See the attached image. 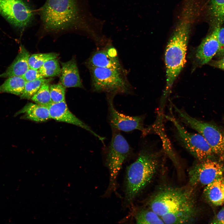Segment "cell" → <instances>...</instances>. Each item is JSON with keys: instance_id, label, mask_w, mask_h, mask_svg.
Returning a JSON list of instances; mask_svg holds the SVG:
<instances>
[{"instance_id": "ba28073f", "label": "cell", "mask_w": 224, "mask_h": 224, "mask_svg": "<svg viewBox=\"0 0 224 224\" xmlns=\"http://www.w3.org/2000/svg\"><path fill=\"white\" fill-rule=\"evenodd\" d=\"M164 116L174 126L177 138L180 144L196 158L201 161L209 158L214 154L211 146L201 134L188 131L175 117Z\"/></svg>"}, {"instance_id": "8992f818", "label": "cell", "mask_w": 224, "mask_h": 224, "mask_svg": "<svg viewBox=\"0 0 224 224\" xmlns=\"http://www.w3.org/2000/svg\"><path fill=\"white\" fill-rule=\"evenodd\" d=\"M173 107L180 121L201 134L211 146L214 154L221 158L224 157V135L217 127L192 117L174 105Z\"/></svg>"}, {"instance_id": "5bb4252c", "label": "cell", "mask_w": 224, "mask_h": 224, "mask_svg": "<svg viewBox=\"0 0 224 224\" xmlns=\"http://www.w3.org/2000/svg\"><path fill=\"white\" fill-rule=\"evenodd\" d=\"M220 26H217L214 30L207 36L198 47L195 54L197 61L203 65L209 62L217 53L219 45L217 34Z\"/></svg>"}, {"instance_id": "83f0119b", "label": "cell", "mask_w": 224, "mask_h": 224, "mask_svg": "<svg viewBox=\"0 0 224 224\" xmlns=\"http://www.w3.org/2000/svg\"><path fill=\"white\" fill-rule=\"evenodd\" d=\"M26 82L31 81L44 78L39 69L29 68L22 76Z\"/></svg>"}, {"instance_id": "52a82bcc", "label": "cell", "mask_w": 224, "mask_h": 224, "mask_svg": "<svg viewBox=\"0 0 224 224\" xmlns=\"http://www.w3.org/2000/svg\"><path fill=\"white\" fill-rule=\"evenodd\" d=\"M190 192L181 188H169L156 194L150 203L151 210L160 217L193 204Z\"/></svg>"}, {"instance_id": "4fadbf2b", "label": "cell", "mask_w": 224, "mask_h": 224, "mask_svg": "<svg viewBox=\"0 0 224 224\" xmlns=\"http://www.w3.org/2000/svg\"><path fill=\"white\" fill-rule=\"evenodd\" d=\"M48 107L50 119L72 124L84 128L104 143L105 138L98 135L89 126L74 115L68 109L65 100L58 103H52Z\"/></svg>"}, {"instance_id": "30bf717a", "label": "cell", "mask_w": 224, "mask_h": 224, "mask_svg": "<svg viewBox=\"0 0 224 224\" xmlns=\"http://www.w3.org/2000/svg\"><path fill=\"white\" fill-rule=\"evenodd\" d=\"M223 165L210 158L206 159L193 166L189 172V181L193 185L205 186L222 177Z\"/></svg>"}, {"instance_id": "e0dca14e", "label": "cell", "mask_w": 224, "mask_h": 224, "mask_svg": "<svg viewBox=\"0 0 224 224\" xmlns=\"http://www.w3.org/2000/svg\"><path fill=\"white\" fill-rule=\"evenodd\" d=\"M195 211L194 204L189 205L161 217L164 223H189L194 220Z\"/></svg>"}, {"instance_id": "4316f807", "label": "cell", "mask_w": 224, "mask_h": 224, "mask_svg": "<svg viewBox=\"0 0 224 224\" xmlns=\"http://www.w3.org/2000/svg\"><path fill=\"white\" fill-rule=\"evenodd\" d=\"M66 87L60 83L49 86V91L52 103H58L65 100Z\"/></svg>"}, {"instance_id": "d4e9b609", "label": "cell", "mask_w": 224, "mask_h": 224, "mask_svg": "<svg viewBox=\"0 0 224 224\" xmlns=\"http://www.w3.org/2000/svg\"><path fill=\"white\" fill-rule=\"evenodd\" d=\"M49 83L43 84L31 97V99L35 103L48 106L52 103L49 91Z\"/></svg>"}, {"instance_id": "7c38bea8", "label": "cell", "mask_w": 224, "mask_h": 224, "mask_svg": "<svg viewBox=\"0 0 224 224\" xmlns=\"http://www.w3.org/2000/svg\"><path fill=\"white\" fill-rule=\"evenodd\" d=\"M85 64L88 68H105L125 71L119 61L117 50L110 44L95 51Z\"/></svg>"}, {"instance_id": "cb8c5ba5", "label": "cell", "mask_w": 224, "mask_h": 224, "mask_svg": "<svg viewBox=\"0 0 224 224\" xmlns=\"http://www.w3.org/2000/svg\"><path fill=\"white\" fill-rule=\"evenodd\" d=\"M39 70L44 78L58 76L61 71V68L57 58L47 61Z\"/></svg>"}, {"instance_id": "f1b7e54d", "label": "cell", "mask_w": 224, "mask_h": 224, "mask_svg": "<svg viewBox=\"0 0 224 224\" xmlns=\"http://www.w3.org/2000/svg\"><path fill=\"white\" fill-rule=\"evenodd\" d=\"M217 37L219 47L216 55L221 58L224 55V27L221 28L220 27L218 32Z\"/></svg>"}, {"instance_id": "ac0fdd59", "label": "cell", "mask_w": 224, "mask_h": 224, "mask_svg": "<svg viewBox=\"0 0 224 224\" xmlns=\"http://www.w3.org/2000/svg\"><path fill=\"white\" fill-rule=\"evenodd\" d=\"M23 114L22 118L37 122H42L50 119L48 106L29 103L16 113Z\"/></svg>"}, {"instance_id": "5b68a950", "label": "cell", "mask_w": 224, "mask_h": 224, "mask_svg": "<svg viewBox=\"0 0 224 224\" xmlns=\"http://www.w3.org/2000/svg\"><path fill=\"white\" fill-rule=\"evenodd\" d=\"M111 140L106 157V164L110 173L109 184L106 195L116 191L117 178L123 164L130 155L131 147L119 131L112 129Z\"/></svg>"}, {"instance_id": "7a4b0ae2", "label": "cell", "mask_w": 224, "mask_h": 224, "mask_svg": "<svg viewBox=\"0 0 224 224\" xmlns=\"http://www.w3.org/2000/svg\"><path fill=\"white\" fill-rule=\"evenodd\" d=\"M158 152L144 148L136 160L127 168L124 204H131L139 193L149 183L156 174L159 163Z\"/></svg>"}, {"instance_id": "4dcf8cb0", "label": "cell", "mask_w": 224, "mask_h": 224, "mask_svg": "<svg viewBox=\"0 0 224 224\" xmlns=\"http://www.w3.org/2000/svg\"><path fill=\"white\" fill-rule=\"evenodd\" d=\"M210 64L214 67L224 71V55L219 59L212 61Z\"/></svg>"}, {"instance_id": "277c9868", "label": "cell", "mask_w": 224, "mask_h": 224, "mask_svg": "<svg viewBox=\"0 0 224 224\" xmlns=\"http://www.w3.org/2000/svg\"><path fill=\"white\" fill-rule=\"evenodd\" d=\"M90 72L92 90L109 95L127 94L132 92L131 87L125 71L105 68L91 67Z\"/></svg>"}, {"instance_id": "9a60e30c", "label": "cell", "mask_w": 224, "mask_h": 224, "mask_svg": "<svg viewBox=\"0 0 224 224\" xmlns=\"http://www.w3.org/2000/svg\"><path fill=\"white\" fill-rule=\"evenodd\" d=\"M60 81L66 87L83 88L74 57L65 62H61Z\"/></svg>"}, {"instance_id": "9c48e42d", "label": "cell", "mask_w": 224, "mask_h": 224, "mask_svg": "<svg viewBox=\"0 0 224 224\" xmlns=\"http://www.w3.org/2000/svg\"><path fill=\"white\" fill-rule=\"evenodd\" d=\"M0 13L22 30L30 24L33 16L32 10L22 0H0Z\"/></svg>"}, {"instance_id": "1f68e13d", "label": "cell", "mask_w": 224, "mask_h": 224, "mask_svg": "<svg viewBox=\"0 0 224 224\" xmlns=\"http://www.w3.org/2000/svg\"><path fill=\"white\" fill-rule=\"evenodd\" d=\"M222 184L224 186V178L222 177Z\"/></svg>"}, {"instance_id": "d6986e66", "label": "cell", "mask_w": 224, "mask_h": 224, "mask_svg": "<svg viewBox=\"0 0 224 224\" xmlns=\"http://www.w3.org/2000/svg\"><path fill=\"white\" fill-rule=\"evenodd\" d=\"M222 177L205 186L203 193L209 201L216 206L224 203V186Z\"/></svg>"}, {"instance_id": "603a6c76", "label": "cell", "mask_w": 224, "mask_h": 224, "mask_svg": "<svg viewBox=\"0 0 224 224\" xmlns=\"http://www.w3.org/2000/svg\"><path fill=\"white\" fill-rule=\"evenodd\" d=\"M58 54L56 53H38L32 54L29 57L28 64L29 68L39 69L47 61L56 58Z\"/></svg>"}, {"instance_id": "8fae6325", "label": "cell", "mask_w": 224, "mask_h": 224, "mask_svg": "<svg viewBox=\"0 0 224 224\" xmlns=\"http://www.w3.org/2000/svg\"><path fill=\"white\" fill-rule=\"evenodd\" d=\"M114 96L109 95L107 98L108 120L112 129L127 132L138 130L143 133L145 129L144 126V115L131 116L120 113L114 105Z\"/></svg>"}, {"instance_id": "6da1fadb", "label": "cell", "mask_w": 224, "mask_h": 224, "mask_svg": "<svg viewBox=\"0 0 224 224\" xmlns=\"http://www.w3.org/2000/svg\"><path fill=\"white\" fill-rule=\"evenodd\" d=\"M41 27L47 32L68 30L86 32L95 40L99 37L94 26L102 24L84 7L79 0H46L40 8Z\"/></svg>"}, {"instance_id": "2e32d148", "label": "cell", "mask_w": 224, "mask_h": 224, "mask_svg": "<svg viewBox=\"0 0 224 224\" xmlns=\"http://www.w3.org/2000/svg\"><path fill=\"white\" fill-rule=\"evenodd\" d=\"M30 56L29 52L21 45L15 59L5 72L0 74V77L22 76L30 68L28 64Z\"/></svg>"}, {"instance_id": "3957f363", "label": "cell", "mask_w": 224, "mask_h": 224, "mask_svg": "<svg viewBox=\"0 0 224 224\" xmlns=\"http://www.w3.org/2000/svg\"><path fill=\"white\" fill-rule=\"evenodd\" d=\"M189 33L188 23L182 21L176 28L166 46L165 55L166 84L161 100L163 102L186 62Z\"/></svg>"}, {"instance_id": "ffe728a7", "label": "cell", "mask_w": 224, "mask_h": 224, "mask_svg": "<svg viewBox=\"0 0 224 224\" xmlns=\"http://www.w3.org/2000/svg\"><path fill=\"white\" fill-rule=\"evenodd\" d=\"M26 82V81L22 76L9 77L0 86V92L20 96L24 91Z\"/></svg>"}, {"instance_id": "f546056e", "label": "cell", "mask_w": 224, "mask_h": 224, "mask_svg": "<svg viewBox=\"0 0 224 224\" xmlns=\"http://www.w3.org/2000/svg\"><path fill=\"white\" fill-rule=\"evenodd\" d=\"M212 223L224 224V208L218 212L212 221Z\"/></svg>"}, {"instance_id": "44dd1931", "label": "cell", "mask_w": 224, "mask_h": 224, "mask_svg": "<svg viewBox=\"0 0 224 224\" xmlns=\"http://www.w3.org/2000/svg\"><path fill=\"white\" fill-rule=\"evenodd\" d=\"M137 224H164L161 217L152 210L142 209L138 211L135 216Z\"/></svg>"}, {"instance_id": "7402d4cb", "label": "cell", "mask_w": 224, "mask_h": 224, "mask_svg": "<svg viewBox=\"0 0 224 224\" xmlns=\"http://www.w3.org/2000/svg\"><path fill=\"white\" fill-rule=\"evenodd\" d=\"M53 79L52 78L48 79L43 78L33 81L26 82L24 91L20 95V99H31L43 84L46 83H49Z\"/></svg>"}, {"instance_id": "484cf974", "label": "cell", "mask_w": 224, "mask_h": 224, "mask_svg": "<svg viewBox=\"0 0 224 224\" xmlns=\"http://www.w3.org/2000/svg\"><path fill=\"white\" fill-rule=\"evenodd\" d=\"M210 11L217 26L224 22V0H211Z\"/></svg>"}]
</instances>
